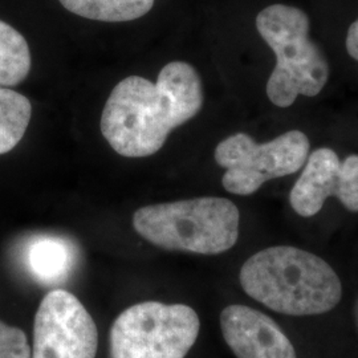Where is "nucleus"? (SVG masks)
<instances>
[{
    "label": "nucleus",
    "instance_id": "obj_1",
    "mask_svg": "<svg viewBox=\"0 0 358 358\" xmlns=\"http://www.w3.org/2000/svg\"><path fill=\"white\" fill-rule=\"evenodd\" d=\"M202 105L196 69L171 62L161 69L155 84L140 76L120 81L103 106L100 128L115 153L143 158L159 152L171 130L194 118Z\"/></svg>",
    "mask_w": 358,
    "mask_h": 358
},
{
    "label": "nucleus",
    "instance_id": "obj_2",
    "mask_svg": "<svg viewBox=\"0 0 358 358\" xmlns=\"http://www.w3.org/2000/svg\"><path fill=\"white\" fill-rule=\"evenodd\" d=\"M239 280L250 297L289 316L327 313L343 296L337 273L324 259L291 245L256 252L244 263Z\"/></svg>",
    "mask_w": 358,
    "mask_h": 358
},
{
    "label": "nucleus",
    "instance_id": "obj_3",
    "mask_svg": "<svg viewBox=\"0 0 358 358\" xmlns=\"http://www.w3.org/2000/svg\"><path fill=\"white\" fill-rule=\"evenodd\" d=\"M256 28L276 57L267 83L269 101L288 108L299 96L320 94L329 78V64L310 40L307 13L294 6L272 4L256 16Z\"/></svg>",
    "mask_w": 358,
    "mask_h": 358
},
{
    "label": "nucleus",
    "instance_id": "obj_4",
    "mask_svg": "<svg viewBox=\"0 0 358 358\" xmlns=\"http://www.w3.org/2000/svg\"><path fill=\"white\" fill-rule=\"evenodd\" d=\"M241 214L226 198L203 196L146 206L133 215V226L145 241L169 251L217 255L239 238Z\"/></svg>",
    "mask_w": 358,
    "mask_h": 358
},
{
    "label": "nucleus",
    "instance_id": "obj_5",
    "mask_svg": "<svg viewBox=\"0 0 358 358\" xmlns=\"http://www.w3.org/2000/svg\"><path fill=\"white\" fill-rule=\"evenodd\" d=\"M201 329L185 304L146 301L125 309L110 329L112 358H185Z\"/></svg>",
    "mask_w": 358,
    "mask_h": 358
},
{
    "label": "nucleus",
    "instance_id": "obj_6",
    "mask_svg": "<svg viewBox=\"0 0 358 358\" xmlns=\"http://www.w3.org/2000/svg\"><path fill=\"white\" fill-rule=\"evenodd\" d=\"M310 150L307 134L282 133L272 141L257 143L245 133H236L217 143L215 161L226 169L223 187L235 195H251L271 179L297 173Z\"/></svg>",
    "mask_w": 358,
    "mask_h": 358
},
{
    "label": "nucleus",
    "instance_id": "obj_7",
    "mask_svg": "<svg viewBox=\"0 0 358 358\" xmlns=\"http://www.w3.org/2000/svg\"><path fill=\"white\" fill-rule=\"evenodd\" d=\"M99 333L90 312L75 294L53 289L38 306L32 358H94Z\"/></svg>",
    "mask_w": 358,
    "mask_h": 358
},
{
    "label": "nucleus",
    "instance_id": "obj_8",
    "mask_svg": "<svg viewBox=\"0 0 358 358\" xmlns=\"http://www.w3.org/2000/svg\"><path fill=\"white\" fill-rule=\"evenodd\" d=\"M303 167L289 194L296 214L303 217L319 214L329 196L337 198L346 210L358 213V154L341 162L334 150L320 148L308 155Z\"/></svg>",
    "mask_w": 358,
    "mask_h": 358
},
{
    "label": "nucleus",
    "instance_id": "obj_9",
    "mask_svg": "<svg viewBox=\"0 0 358 358\" xmlns=\"http://www.w3.org/2000/svg\"><path fill=\"white\" fill-rule=\"evenodd\" d=\"M224 341L238 358H297L289 338L267 315L245 306L220 313Z\"/></svg>",
    "mask_w": 358,
    "mask_h": 358
},
{
    "label": "nucleus",
    "instance_id": "obj_10",
    "mask_svg": "<svg viewBox=\"0 0 358 358\" xmlns=\"http://www.w3.org/2000/svg\"><path fill=\"white\" fill-rule=\"evenodd\" d=\"M76 259L75 244L62 236L38 235L27 245V269L43 285L65 282L76 264Z\"/></svg>",
    "mask_w": 358,
    "mask_h": 358
},
{
    "label": "nucleus",
    "instance_id": "obj_11",
    "mask_svg": "<svg viewBox=\"0 0 358 358\" xmlns=\"http://www.w3.org/2000/svg\"><path fill=\"white\" fill-rule=\"evenodd\" d=\"M154 1L155 0H60L69 13L106 23H122L140 19L153 8Z\"/></svg>",
    "mask_w": 358,
    "mask_h": 358
},
{
    "label": "nucleus",
    "instance_id": "obj_12",
    "mask_svg": "<svg viewBox=\"0 0 358 358\" xmlns=\"http://www.w3.org/2000/svg\"><path fill=\"white\" fill-rule=\"evenodd\" d=\"M31 64L26 38L0 20V87H15L24 81Z\"/></svg>",
    "mask_w": 358,
    "mask_h": 358
},
{
    "label": "nucleus",
    "instance_id": "obj_13",
    "mask_svg": "<svg viewBox=\"0 0 358 358\" xmlns=\"http://www.w3.org/2000/svg\"><path fill=\"white\" fill-rule=\"evenodd\" d=\"M32 105L26 96L0 87V155L16 148L26 134Z\"/></svg>",
    "mask_w": 358,
    "mask_h": 358
},
{
    "label": "nucleus",
    "instance_id": "obj_14",
    "mask_svg": "<svg viewBox=\"0 0 358 358\" xmlns=\"http://www.w3.org/2000/svg\"><path fill=\"white\" fill-rule=\"evenodd\" d=\"M0 358H32L24 332L0 321Z\"/></svg>",
    "mask_w": 358,
    "mask_h": 358
},
{
    "label": "nucleus",
    "instance_id": "obj_15",
    "mask_svg": "<svg viewBox=\"0 0 358 358\" xmlns=\"http://www.w3.org/2000/svg\"><path fill=\"white\" fill-rule=\"evenodd\" d=\"M346 51L358 62V19L352 23L346 34Z\"/></svg>",
    "mask_w": 358,
    "mask_h": 358
}]
</instances>
